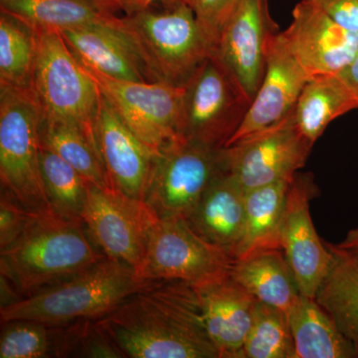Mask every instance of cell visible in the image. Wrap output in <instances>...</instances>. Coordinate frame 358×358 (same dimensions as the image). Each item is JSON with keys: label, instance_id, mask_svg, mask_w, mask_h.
Masks as SVG:
<instances>
[{"label": "cell", "instance_id": "cell-1", "mask_svg": "<svg viewBox=\"0 0 358 358\" xmlns=\"http://www.w3.org/2000/svg\"><path fill=\"white\" fill-rule=\"evenodd\" d=\"M91 322L121 357L219 358L196 291L186 282H147Z\"/></svg>", "mask_w": 358, "mask_h": 358}, {"label": "cell", "instance_id": "cell-2", "mask_svg": "<svg viewBox=\"0 0 358 358\" xmlns=\"http://www.w3.org/2000/svg\"><path fill=\"white\" fill-rule=\"evenodd\" d=\"M107 258L84 224L53 211L33 213L20 237L0 252V277L20 299L72 277Z\"/></svg>", "mask_w": 358, "mask_h": 358}, {"label": "cell", "instance_id": "cell-3", "mask_svg": "<svg viewBox=\"0 0 358 358\" xmlns=\"http://www.w3.org/2000/svg\"><path fill=\"white\" fill-rule=\"evenodd\" d=\"M148 281L120 261L106 258L78 274L0 308L1 322L29 320L65 326L100 319Z\"/></svg>", "mask_w": 358, "mask_h": 358}, {"label": "cell", "instance_id": "cell-4", "mask_svg": "<svg viewBox=\"0 0 358 358\" xmlns=\"http://www.w3.org/2000/svg\"><path fill=\"white\" fill-rule=\"evenodd\" d=\"M150 81L185 86L202 63L213 53L194 11L185 1L166 10L141 9L122 17Z\"/></svg>", "mask_w": 358, "mask_h": 358}, {"label": "cell", "instance_id": "cell-5", "mask_svg": "<svg viewBox=\"0 0 358 358\" xmlns=\"http://www.w3.org/2000/svg\"><path fill=\"white\" fill-rule=\"evenodd\" d=\"M36 31L38 43L30 90L42 119L76 124L99 147L96 120L102 95L98 84L60 32Z\"/></svg>", "mask_w": 358, "mask_h": 358}, {"label": "cell", "instance_id": "cell-6", "mask_svg": "<svg viewBox=\"0 0 358 358\" xmlns=\"http://www.w3.org/2000/svg\"><path fill=\"white\" fill-rule=\"evenodd\" d=\"M40 124L31 90L0 86L1 192L32 213L52 211L40 171Z\"/></svg>", "mask_w": 358, "mask_h": 358}, {"label": "cell", "instance_id": "cell-7", "mask_svg": "<svg viewBox=\"0 0 358 358\" xmlns=\"http://www.w3.org/2000/svg\"><path fill=\"white\" fill-rule=\"evenodd\" d=\"M250 105L212 53L185 85L182 138L221 150L241 127Z\"/></svg>", "mask_w": 358, "mask_h": 358}, {"label": "cell", "instance_id": "cell-8", "mask_svg": "<svg viewBox=\"0 0 358 358\" xmlns=\"http://www.w3.org/2000/svg\"><path fill=\"white\" fill-rule=\"evenodd\" d=\"M87 70L122 121L148 147L160 152L183 138L185 86L162 81H122Z\"/></svg>", "mask_w": 358, "mask_h": 358}, {"label": "cell", "instance_id": "cell-9", "mask_svg": "<svg viewBox=\"0 0 358 358\" xmlns=\"http://www.w3.org/2000/svg\"><path fill=\"white\" fill-rule=\"evenodd\" d=\"M231 263L226 252L186 221L157 219L136 273L143 281H179L195 287L227 274Z\"/></svg>", "mask_w": 358, "mask_h": 358}, {"label": "cell", "instance_id": "cell-10", "mask_svg": "<svg viewBox=\"0 0 358 358\" xmlns=\"http://www.w3.org/2000/svg\"><path fill=\"white\" fill-rule=\"evenodd\" d=\"M313 145L296 126L293 110L279 124L219 150V162L249 192L293 179Z\"/></svg>", "mask_w": 358, "mask_h": 358}, {"label": "cell", "instance_id": "cell-11", "mask_svg": "<svg viewBox=\"0 0 358 358\" xmlns=\"http://www.w3.org/2000/svg\"><path fill=\"white\" fill-rule=\"evenodd\" d=\"M219 171V150L174 141L160 150L145 203L157 219L187 221Z\"/></svg>", "mask_w": 358, "mask_h": 358}, {"label": "cell", "instance_id": "cell-12", "mask_svg": "<svg viewBox=\"0 0 358 358\" xmlns=\"http://www.w3.org/2000/svg\"><path fill=\"white\" fill-rule=\"evenodd\" d=\"M145 201L89 185L82 221L94 244L112 260L140 266L155 221Z\"/></svg>", "mask_w": 358, "mask_h": 358}, {"label": "cell", "instance_id": "cell-13", "mask_svg": "<svg viewBox=\"0 0 358 358\" xmlns=\"http://www.w3.org/2000/svg\"><path fill=\"white\" fill-rule=\"evenodd\" d=\"M278 32L268 0H239L213 52L251 103L265 75L268 45Z\"/></svg>", "mask_w": 358, "mask_h": 358}, {"label": "cell", "instance_id": "cell-14", "mask_svg": "<svg viewBox=\"0 0 358 358\" xmlns=\"http://www.w3.org/2000/svg\"><path fill=\"white\" fill-rule=\"evenodd\" d=\"M292 55L308 77L338 74L358 54V34L334 22L315 0H301L281 32Z\"/></svg>", "mask_w": 358, "mask_h": 358}, {"label": "cell", "instance_id": "cell-15", "mask_svg": "<svg viewBox=\"0 0 358 358\" xmlns=\"http://www.w3.org/2000/svg\"><path fill=\"white\" fill-rule=\"evenodd\" d=\"M315 190L313 178L307 174L294 176L289 183L281 234V250L299 291L312 298H315L334 261L331 247L320 239L310 216V202Z\"/></svg>", "mask_w": 358, "mask_h": 358}, {"label": "cell", "instance_id": "cell-16", "mask_svg": "<svg viewBox=\"0 0 358 358\" xmlns=\"http://www.w3.org/2000/svg\"><path fill=\"white\" fill-rule=\"evenodd\" d=\"M96 136L110 187L131 199L145 201L160 152L141 141L103 96L96 120Z\"/></svg>", "mask_w": 358, "mask_h": 358}, {"label": "cell", "instance_id": "cell-17", "mask_svg": "<svg viewBox=\"0 0 358 358\" xmlns=\"http://www.w3.org/2000/svg\"><path fill=\"white\" fill-rule=\"evenodd\" d=\"M308 80L307 73L289 51L281 32H278L268 45L267 65L260 88L241 127L226 147L271 128L288 117Z\"/></svg>", "mask_w": 358, "mask_h": 358}, {"label": "cell", "instance_id": "cell-18", "mask_svg": "<svg viewBox=\"0 0 358 358\" xmlns=\"http://www.w3.org/2000/svg\"><path fill=\"white\" fill-rule=\"evenodd\" d=\"M194 289L219 358H240L258 301L228 273Z\"/></svg>", "mask_w": 358, "mask_h": 358}, {"label": "cell", "instance_id": "cell-19", "mask_svg": "<svg viewBox=\"0 0 358 358\" xmlns=\"http://www.w3.org/2000/svg\"><path fill=\"white\" fill-rule=\"evenodd\" d=\"M60 34L87 69L122 81H150L122 18L112 24L64 30Z\"/></svg>", "mask_w": 358, "mask_h": 358}, {"label": "cell", "instance_id": "cell-20", "mask_svg": "<svg viewBox=\"0 0 358 358\" xmlns=\"http://www.w3.org/2000/svg\"><path fill=\"white\" fill-rule=\"evenodd\" d=\"M246 196V190L236 178L220 166V171L186 222L233 260L243 234Z\"/></svg>", "mask_w": 358, "mask_h": 358}, {"label": "cell", "instance_id": "cell-21", "mask_svg": "<svg viewBox=\"0 0 358 358\" xmlns=\"http://www.w3.org/2000/svg\"><path fill=\"white\" fill-rule=\"evenodd\" d=\"M91 322L51 326L29 320L2 322L0 358H46L78 355Z\"/></svg>", "mask_w": 358, "mask_h": 358}, {"label": "cell", "instance_id": "cell-22", "mask_svg": "<svg viewBox=\"0 0 358 358\" xmlns=\"http://www.w3.org/2000/svg\"><path fill=\"white\" fill-rule=\"evenodd\" d=\"M228 274L257 301L287 313L301 294L288 261L280 249L232 260Z\"/></svg>", "mask_w": 358, "mask_h": 358}, {"label": "cell", "instance_id": "cell-23", "mask_svg": "<svg viewBox=\"0 0 358 358\" xmlns=\"http://www.w3.org/2000/svg\"><path fill=\"white\" fill-rule=\"evenodd\" d=\"M296 358H358V348L312 296H300L288 312Z\"/></svg>", "mask_w": 358, "mask_h": 358}, {"label": "cell", "instance_id": "cell-24", "mask_svg": "<svg viewBox=\"0 0 358 358\" xmlns=\"http://www.w3.org/2000/svg\"><path fill=\"white\" fill-rule=\"evenodd\" d=\"M291 180L247 192L243 234L233 260L266 250H281L282 228Z\"/></svg>", "mask_w": 358, "mask_h": 358}, {"label": "cell", "instance_id": "cell-25", "mask_svg": "<svg viewBox=\"0 0 358 358\" xmlns=\"http://www.w3.org/2000/svg\"><path fill=\"white\" fill-rule=\"evenodd\" d=\"M357 109V94L338 73L310 78L294 106V115L301 133L315 145L331 122Z\"/></svg>", "mask_w": 358, "mask_h": 358}, {"label": "cell", "instance_id": "cell-26", "mask_svg": "<svg viewBox=\"0 0 358 358\" xmlns=\"http://www.w3.org/2000/svg\"><path fill=\"white\" fill-rule=\"evenodd\" d=\"M0 11L35 30H64L112 24L119 17L105 13L94 0H0Z\"/></svg>", "mask_w": 358, "mask_h": 358}, {"label": "cell", "instance_id": "cell-27", "mask_svg": "<svg viewBox=\"0 0 358 358\" xmlns=\"http://www.w3.org/2000/svg\"><path fill=\"white\" fill-rule=\"evenodd\" d=\"M331 267L315 299L358 348V260L336 245Z\"/></svg>", "mask_w": 358, "mask_h": 358}, {"label": "cell", "instance_id": "cell-28", "mask_svg": "<svg viewBox=\"0 0 358 358\" xmlns=\"http://www.w3.org/2000/svg\"><path fill=\"white\" fill-rule=\"evenodd\" d=\"M40 141L42 147L64 159L91 185L110 188L100 150L83 129L41 117Z\"/></svg>", "mask_w": 358, "mask_h": 358}, {"label": "cell", "instance_id": "cell-29", "mask_svg": "<svg viewBox=\"0 0 358 358\" xmlns=\"http://www.w3.org/2000/svg\"><path fill=\"white\" fill-rule=\"evenodd\" d=\"M37 43L34 28L0 11V86L30 89Z\"/></svg>", "mask_w": 358, "mask_h": 358}, {"label": "cell", "instance_id": "cell-30", "mask_svg": "<svg viewBox=\"0 0 358 358\" xmlns=\"http://www.w3.org/2000/svg\"><path fill=\"white\" fill-rule=\"evenodd\" d=\"M40 171L52 211L61 217L82 222L89 183L74 167L41 145Z\"/></svg>", "mask_w": 358, "mask_h": 358}, {"label": "cell", "instance_id": "cell-31", "mask_svg": "<svg viewBox=\"0 0 358 358\" xmlns=\"http://www.w3.org/2000/svg\"><path fill=\"white\" fill-rule=\"evenodd\" d=\"M240 358H296L288 313L257 301L253 322Z\"/></svg>", "mask_w": 358, "mask_h": 358}, {"label": "cell", "instance_id": "cell-32", "mask_svg": "<svg viewBox=\"0 0 358 358\" xmlns=\"http://www.w3.org/2000/svg\"><path fill=\"white\" fill-rule=\"evenodd\" d=\"M194 11L202 31L210 42L213 52L226 21L239 0H185Z\"/></svg>", "mask_w": 358, "mask_h": 358}, {"label": "cell", "instance_id": "cell-33", "mask_svg": "<svg viewBox=\"0 0 358 358\" xmlns=\"http://www.w3.org/2000/svg\"><path fill=\"white\" fill-rule=\"evenodd\" d=\"M32 212L28 211L13 197L1 192L0 196V251L8 248L24 232Z\"/></svg>", "mask_w": 358, "mask_h": 358}, {"label": "cell", "instance_id": "cell-34", "mask_svg": "<svg viewBox=\"0 0 358 358\" xmlns=\"http://www.w3.org/2000/svg\"><path fill=\"white\" fill-rule=\"evenodd\" d=\"M339 26L358 34V0H315Z\"/></svg>", "mask_w": 358, "mask_h": 358}, {"label": "cell", "instance_id": "cell-35", "mask_svg": "<svg viewBox=\"0 0 358 358\" xmlns=\"http://www.w3.org/2000/svg\"><path fill=\"white\" fill-rule=\"evenodd\" d=\"M179 1H185V0H121L122 6H124V13H126L150 8V7L154 6L155 3H157V2L166 6H171V4Z\"/></svg>", "mask_w": 358, "mask_h": 358}, {"label": "cell", "instance_id": "cell-36", "mask_svg": "<svg viewBox=\"0 0 358 358\" xmlns=\"http://www.w3.org/2000/svg\"><path fill=\"white\" fill-rule=\"evenodd\" d=\"M338 249L343 250L358 260V226L348 233L345 240L336 244Z\"/></svg>", "mask_w": 358, "mask_h": 358}, {"label": "cell", "instance_id": "cell-37", "mask_svg": "<svg viewBox=\"0 0 358 358\" xmlns=\"http://www.w3.org/2000/svg\"><path fill=\"white\" fill-rule=\"evenodd\" d=\"M341 74L358 96V54L352 64L348 66Z\"/></svg>", "mask_w": 358, "mask_h": 358}, {"label": "cell", "instance_id": "cell-38", "mask_svg": "<svg viewBox=\"0 0 358 358\" xmlns=\"http://www.w3.org/2000/svg\"><path fill=\"white\" fill-rule=\"evenodd\" d=\"M100 8L105 13L115 15V13L119 11L124 10V6L121 2V0H94Z\"/></svg>", "mask_w": 358, "mask_h": 358}]
</instances>
